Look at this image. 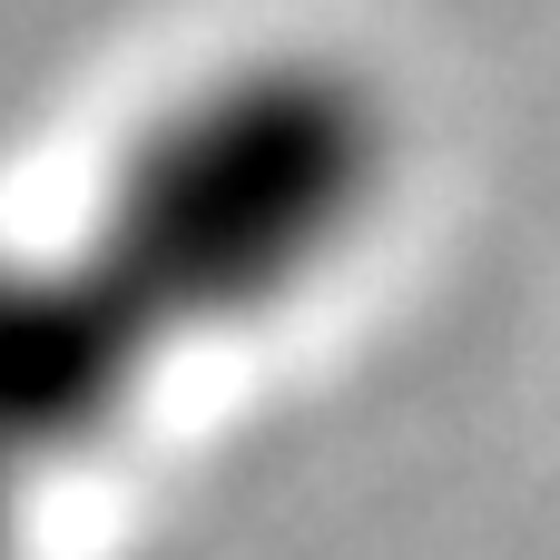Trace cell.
Wrapping results in <instances>:
<instances>
[{
    "instance_id": "cell-1",
    "label": "cell",
    "mask_w": 560,
    "mask_h": 560,
    "mask_svg": "<svg viewBox=\"0 0 560 560\" xmlns=\"http://www.w3.org/2000/svg\"><path fill=\"white\" fill-rule=\"evenodd\" d=\"M394 167L384 98L325 49H256L167 98L69 236L167 345L295 305L374 217Z\"/></svg>"
},
{
    "instance_id": "cell-2",
    "label": "cell",
    "mask_w": 560,
    "mask_h": 560,
    "mask_svg": "<svg viewBox=\"0 0 560 560\" xmlns=\"http://www.w3.org/2000/svg\"><path fill=\"white\" fill-rule=\"evenodd\" d=\"M158 374V335L79 246H0V463L49 482L98 453Z\"/></svg>"
},
{
    "instance_id": "cell-3",
    "label": "cell",
    "mask_w": 560,
    "mask_h": 560,
    "mask_svg": "<svg viewBox=\"0 0 560 560\" xmlns=\"http://www.w3.org/2000/svg\"><path fill=\"white\" fill-rule=\"evenodd\" d=\"M30 502H39V482H20V472L0 463V560L30 551Z\"/></svg>"
}]
</instances>
